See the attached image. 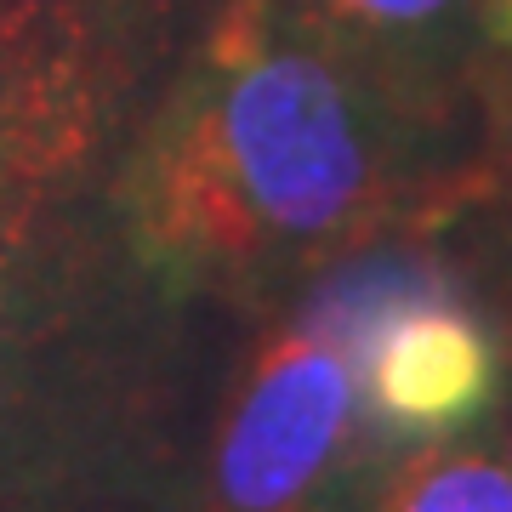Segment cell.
Listing matches in <instances>:
<instances>
[{"label":"cell","mask_w":512,"mask_h":512,"mask_svg":"<svg viewBox=\"0 0 512 512\" xmlns=\"http://www.w3.org/2000/svg\"><path fill=\"white\" fill-rule=\"evenodd\" d=\"M490 325L501 336V353H507V376H512V262L495 274L490 285Z\"/></svg>","instance_id":"cell-8"},{"label":"cell","mask_w":512,"mask_h":512,"mask_svg":"<svg viewBox=\"0 0 512 512\" xmlns=\"http://www.w3.org/2000/svg\"><path fill=\"white\" fill-rule=\"evenodd\" d=\"M308 35L393 80L416 103H439V80L461 29L478 23V0H279Z\"/></svg>","instance_id":"cell-5"},{"label":"cell","mask_w":512,"mask_h":512,"mask_svg":"<svg viewBox=\"0 0 512 512\" xmlns=\"http://www.w3.org/2000/svg\"><path fill=\"white\" fill-rule=\"evenodd\" d=\"M427 114L279 0H217L114 165V228L165 296L262 313L444 222V177L416 165Z\"/></svg>","instance_id":"cell-1"},{"label":"cell","mask_w":512,"mask_h":512,"mask_svg":"<svg viewBox=\"0 0 512 512\" xmlns=\"http://www.w3.org/2000/svg\"><path fill=\"white\" fill-rule=\"evenodd\" d=\"M97 177L0 137V512H194L222 359L120 228L74 234Z\"/></svg>","instance_id":"cell-2"},{"label":"cell","mask_w":512,"mask_h":512,"mask_svg":"<svg viewBox=\"0 0 512 512\" xmlns=\"http://www.w3.org/2000/svg\"><path fill=\"white\" fill-rule=\"evenodd\" d=\"M416 262L348 256L262 313L222 359L194 512H353L393 450L359 393V348Z\"/></svg>","instance_id":"cell-3"},{"label":"cell","mask_w":512,"mask_h":512,"mask_svg":"<svg viewBox=\"0 0 512 512\" xmlns=\"http://www.w3.org/2000/svg\"><path fill=\"white\" fill-rule=\"evenodd\" d=\"M359 393L387 450L473 433L507 393V353L490 313L467 308L433 262H416L365 330Z\"/></svg>","instance_id":"cell-4"},{"label":"cell","mask_w":512,"mask_h":512,"mask_svg":"<svg viewBox=\"0 0 512 512\" xmlns=\"http://www.w3.org/2000/svg\"><path fill=\"white\" fill-rule=\"evenodd\" d=\"M353 512H512V404L473 433L393 450Z\"/></svg>","instance_id":"cell-6"},{"label":"cell","mask_w":512,"mask_h":512,"mask_svg":"<svg viewBox=\"0 0 512 512\" xmlns=\"http://www.w3.org/2000/svg\"><path fill=\"white\" fill-rule=\"evenodd\" d=\"M490 143L478 154L473 165H461L450 171V183H444V222L467 211L473 200H501L512 205V80H495L490 86Z\"/></svg>","instance_id":"cell-7"}]
</instances>
